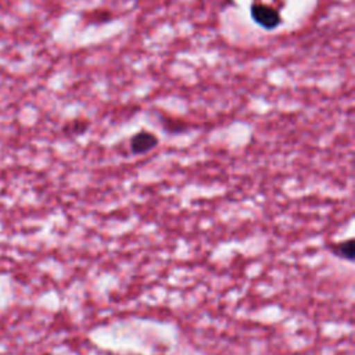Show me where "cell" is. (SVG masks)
<instances>
[{
    "mask_svg": "<svg viewBox=\"0 0 355 355\" xmlns=\"http://www.w3.org/2000/svg\"><path fill=\"white\" fill-rule=\"evenodd\" d=\"M252 19L265 29H273L280 25V14L270 6L265 4H252L251 7Z\"/></svg>",
    "mask_w": 355,
    "mask_h": 355,
    "instance_id": "1",
    "label": "cell"
},
{
    "mask_svg": "<svg viewBox=\"0 0 355 355\" xmlns=\"http://www.w3.org/2000/svg\"><path fill=\"white\" fill-rule=\"evenodd\" d=\"M158 144L157 137L150 132H139L130 139V151L136 155L153 150Z\"/></svg>",
    "mask_w": 355,
    "mask_h": 355,
    "instance_id": "2",
    "label": "cell"
},
{
    "mask_svg": "<svg viewBox=\"0 0 355 355\" xmlns=\"http://www.w3.org/2000/svg\"><path fill=\"white\" fill-rule=\"evenodd\" d=\"M327 248L334 257H337L340 259H344L348 262L354 261V240L352 239H347V240H343L338 243H331V244H329Z\"/></svg>",
    "mask_w": 355,
    "mask_h": 355,
    "instance_id": "3",
    "label": "cell"
}]
</instances>
